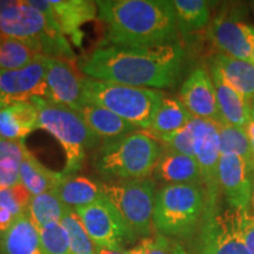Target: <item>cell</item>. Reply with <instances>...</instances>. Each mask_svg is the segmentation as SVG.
Returning <instances> with one entry per match:
<instances>
[{
  "mask_svg": "<svg viewBox=\"0 0 254 254\" xmlns=\"http://www.w3.org/2000/svg\"><path fill=\"white\" fill-rule=\"evenodd\" d=\"M179 44L155 46H99L78 60L87 77L134 87L166 88L178 81L184 65Z\"/></svg>",
  "mask_w": 254,
  "mask_h": 254,
  "instance_id": "6da1fadb",
  "label": "cell"
},
{
  "mask_svg": "<svg viewBox=\"0 0 254 254\" xmlns=\"http://www.w3.org/2000/svg\"><path fill=\"white\" fill-rule=\"evenodd\" d=\"M105 26L100 46H155L176 44L178 24L172 2L166 0L95 1Z\"/></svg>",
  "mask_w": 254,
  "mask_h": 254,
  "instance_id": "7a4b0ae2",
  "label": "cell"
},
{
  "mask_svg": "<svg viewBox=\"0 0 254 254\" xmlns=\"http://www.w3.org/2000/svg\"><path fill=\"white\" fill-rule=\"evenodd\" d=\"M0 32L24 41L40 56L69 63L77 59L53 17L49 0L0 1Z\"/></svg>",
  "mask_w": 254,
  "mask_h": 254,
  "instance_id": "3957f363",
  "label": "cell"
},
{
  "mask_svg": "<svg viewBox=\"0 0 254 254\" xmlns=\"http://www.w3.org/2000/svg\"><path fill=\"white\" fill-rule=\"evenodd\" d=\"M164 147L151 133L136 131L105 141L93 152L92 164L104 182L151 177Z\"/></svg>",
  "mask_w": 254,
  "mask_h": 254,
  "instance_id": "277c9868",
  "label": "cell"
},
{
  "mask_svg": "<svg viewBox=\"0 0 254 254\" xmlns=\"http://www.w3.org/2000/svg\"><path fill=\"white\" fill-rule=\"evenodd\" d=\"M39 113V128L51 133L66 155L64 176H74L84 167L87 151L97 150L103 141L91 131L78 111L51 103L46 98L31 99Z\"/></svg>",
  "mask_w": 254,
  "mask_h": 254,
  "instance_id": "5b68a950",
  "label": "cell"
},
{
  "mask_svg": "<svg viewBox=\"0 0 254 254\" xmlns=\"http://www.w3.org/2000/svg\"><path fill=\"white\" fill-rule=\"evenodd\" d=\"M165 93L160 90L134 87L117 82L82 78L84 104L111 111L134 127L150 129Z\"/></svg>",
  "mask_w": 254,
  "mask_h": 254,
  "instance_id": "8992f818",
  "label": "cell"
},
{
  "mask_svg": "<svg viewBox=\"0 0 254 254\" xmlns=\"http://www.w3.org/2000/svg\"><path fill=\"white\" fill-rule=\"evenodd\" d=\"M205 208L206 193L201 185H164L155 195L153 227L167 238L189 239L198 230Z\"/></svg>",
  "mask_w": 254,
  "mask_h": 254,
  "instance_id": "52a82bcc",
  "label": "cell"
},
{
  "mask_svg": "<svg viewBox=\"0 0 254 254\" xmlns=\"http://www.w3.org/2000/svg\"><path fill=\"white\" fill-rule=\"evenodd\" d=\"M101 184L105 195L116 206L133 233L138 238L150 237L157 195V182L153 178Z\"/></svg>",
  "mask_w": 254,
  "mask_h": 254,
  "instance_id": "ba28073f",
  "label": "cell"
},
{
  "mask_svg": "<svg viewBox=\"0 0 254 254\" xmlns=\"http://www.w3.org/2000/svg\"><path fill=\"white\" fill-rule=\"evenodd\" d=\"M194 236L189 250L173 244V254H251L238 232L236 211H224L219 201L206 205Z\"/></svg>",
  "mask_w": 254,
  "mask_h": 254,
  "instance_id": "9c48e42d",
  "label": "cell"
},
{
  "mask_svg": "<svg viewBox=\"0 0 254 254\" xmlns=\"http://www.w3.org/2000/svg\"><path fill=\"white\" fill-rule=\"evenodd\" d=\"M95 249L125 251L138 237L127 226L122 214L109 198L74 208Z\"/></svg>",
  "mask_w": 254,
  "mask_h": 254,
  "instance_id": "30bf717a",
  "label": "cell"
},
{
  "mask_svg": "<svg viewBox=\"0 0 254 254\" xmlns=\"http://www.w3.org/2000/svg\"><path fill=\"white\" fill-rule=\"evenodd\" d=\"M193 129V153L201 174L206 193V205L217 204L220 194L219 185V146L218 125L208 120L194 118L190 120Z\"/></svg>",
  "mask_w": 254,
  "mask_h": 254,
  "instance_id": "8fae6325",
  "label": "cell"
},
{
  "mask_svg": "<svg viewBox=\"0 0 254 254\" xmlns=\"http://www.w3.org/2000/svg\"><path fill=\"white\" fill-rule=\"evenodd\" d=\"M45 57L38 56L26 67L15 71H0V109L7 105L46 98Z\"/></svg>",
  "mask_w": 254,
  "mask_h": 254,
  "instance_id": "7c38bea8",
  "label": "cell"
},
{
  "mask_svg": "<svg viewBox=\"0 0 254 254\" xmlns=\"http://www.w3.org/2000/svg\"><path fill=\"white\" fill-rule=\"evenodd\" d=\"M207 38L221 55L252 63L254 27L232 14H218L208 25Z\"/></svg>",
  "mask_w": 254,
  "mask_h": 254,
  "instance_id": "4fadbf2b",
  "label": "cell"
},
{
  "mask_svg": "<svg viewBox=\"0 0 254 254\" xmlns=\"http://www.w3.org/2000/svg\"><path fill=\"white\" fill-rule=\"evenodd\" d=\"M219 185L230 208L250 211L253 190V170L244 159L234 154L220 155Z\"/></svg>",
  "mask_w": 254,
  "mask_h": 254,
  "instance_id": "5bb4252c",
  "label": "cell"
},
{
  "mask_svg": "<svg viewBox=\"0 0 254 254\" xmlns=\"http://www.w3.org/2000/svg\"><path fill=\"white\" fill-rule=\"evenodd\" d=\"M179 100L194 118L222 123L214 84L205 68H195L187 77L180 88Z\"/></svg>",
  "mask_w": 254,
  "mask_h": 254,
  "instance_id": "9a60e30c",
  "label": "cell"
},
{
  "mask_svg": "<svg viewBox=\"0 0 254 254\" xmlns=\"http://www.w3.org/2000/svg\"><path fill=\"white\" fill-rule=\"evenodd\" d=\"M46 62V99L51 103L69 107L79 111L84 105L82 98V78L74 68L72 64L66 60L49 58L45 57Z\"/></svg>",
  "mask_w": 254,
  "mask_h": 254,
  "instance_id": "2e32d148",
  "label": "cell"
},
{
  "mask_svg": "<svg viewBox=\"0 0 254 254\" xmlns=\"http://www.w3.org/2000/svg\"><path fill=\"white\" fill-rule=\"evenodd\" d=\"M53 17L60 30L68 36L72 43L81 47L84 33L80 27L98 15L95 1L90 0H49Z\"/></svg>",
  "mask_w": 254,
  "mask_h": 254,
  "instance_id": "e0dca14e",
  "label": "cell"
},
{
  "mask_svg": "<svg viewBox=\"0 0 254 254\" xmlns=\"http://www.w3.org/2000/svg\"><path fill=\"white\" fill-rule=\"evenodd\" d=\"M209 74L214 84L222 123L245 127L252 113L250 101H247L236 88L228 84V81L222 77L218 68L211 64H209Z\"/></svg>",
  "mask_w": 254,
  "mask_h": 254,
  "instance_id": "ac0fdd59",
  "label": "cell"
},
{
  "mask_svg": "<svg viewBox=\"0 0 254 254\" xmlns=\"http://www.w3.org/2000/svg\"><path fill=\"white\" fill-rule=\"evenodd\" d=\"M155 182L173 184H196L202 186V179L195 158L164 147L163 154L153 171ZM204 187V186H202Z\"/></svg>",
  "mask_w": 254,
  "mask_h": 254,
  "instance_id": "d6986e66",
  "label": "cell"
},
{
  "mask_svg": "<svg viewBox=\"0 0 254 254\" xmlns=\"http://www.w3.org/2000/svg\"><path fill=\"white\" fill-rule=\"evenodd\" d=\"M39 113L32 101H20L0 109V139L23 141L39 128Z\"/></svg>",
  "mask_w": 254,
  "mask_h": 254,
  "instance_id": "ffe728a7",
  "label": "cell"
},
{
  "mask_svg": "<svg viewBox=\"0 0 254 254\" xmlns=\"http://www.w3.org/2000/svg\"><path fill=\"white\" fill-rule=\"evenodd\" d=\"M2 254H43L39 231L28 211L18 215L12 226L0 238Z\"/></svg>",
  "mask_w": 254,
  "mask_h": 254,
  "instance_id": "44dd1931",
  "label": "cell"
},
{
  "mask_svg": "<svg viewBox=\"0 0 254 254\" xmlns=\"http://www.w3.org/2000/svg\"><path fill=\"white\" fill-rule=\"evenodd\" d=\"M78 112L91 131L103 142L136 131V127L125 122L111 111L97 105L84 104Z\"/></svg>",
  "mask_w": 254,
  "mask_h": 254,
  "instance_id": "7402d4cb",
  "label": "cell"
},
{
  "mask_svg": "<svg viewBox=\"0 0 254 254\" xmlns=\"http://www.w3.org/2000/svg\"><path fill=\"white\" fill-rule=\"evenodd\" d=\"M64 176V174H63ZM55 193L68 207H82L106 198L101 182L84 176H64Z\"/></svg>",
  "mask_w": 254,
  "mask_h": 254,
  "instance_id": "603a6c76",
  "label": "cell"
},
{
  "mask_svg": "<svg viewBox=\"0 0 254 254\" xmlns=\"http://www.w3.org/2000/svg\"><path fill=\"white\" fill-rule=\"evenodd\" d=\"M211 65L218 68L221 75L247 101L254 98V64L218 53L211 59Z\"/></svg>",
  "mask_w": 254,
  "mask_h": 254,
  "instance_id": "cb8c5ba5",
  "label": "cell"
},
{
  "mask_svg": "<svg viewBox=\"0 0 254 254\" xmlns=\"http://www.w3.org/2000/svg\"><path fill=\"white\" fill-rule=\"evenodd\" d=\"M20 182L32 195H39L56 190L63 179L62 172H53L44 166L33 154L25 148L24 158L19 167Z\"/></svg>",
  "mask_w": 254,
  "mask_h": 254,
  "instance_id": "d4e9b609",
  "label": "cell"
},
{
  "mask_svg": "<svg viewBox=\"0 0 254 254\" xmlns=\"http://www.w3.org/2000/svg\"><path fill=\"white\" fill-rule=\"evenodd\" d=\"M192 119L193 116L187 111L182 101L165 95L152 120L151 134L160 135L178 131L189 125Z\"/></svg>",
  "mask_w": 254,
  "mask_h": 254,
  "instance_id": "484cf974",
  "label": "cell"
},
{
  "mask_svg": "<svg viewBox=\"0 0 254 254\" xmlns=\"http://www.w3.org/2000/svg\"><path fill=\"white\" fill-rule=\"evenodd\" d=\"M172 6L176 13L178 30L184 36L194 33L207 26L211 11L204 0H173Z\"/></svg>",
  "mask_w": 254,
  "mask_h": 254,
  "instance_id": "4316f807",
  "label": "cell"
},
{
  "mask_svg": "<svg viewBox=\"0 0 254 254\" xmlns=\"http://www.w3.org/2000/svg\"><path fill=\"white\" fill-rule=\"evenodd\" d=\"M219 132V146L220 155L234 154L249 164L253 170L254 155L251 150V145L244 127L233 126L230 124H217ZM254 172V171H253Z\"/></svg>",
  "mask_w": 254,
  "mask_h": 254,
  "instance_id": "83f0119b",
  "label": "cell"
},
{
  "mask_svg": "<svg viewBox=\"0 0 254 254\" xmlns=\"http://www.w3.org/2000/svg\"><path fill=\"white\" fill-rule=\"evenodd\" d=\"M66 205L63 204L55 190L39 195H32L28 205V214L38 230L51 222H62Z\"/></svg>",
  "mask_w": 254,
  "mask_h": 254,
  "instance_id": "f1b7e54d",
  "label": "cell"
},
{
  "mask_svg": "<svg viewBox=\"0 0 254 254\" xmlns=\"http://www.w3.org/2000/svg\"><path fill=\"white\" fill-rule=\"evenodd\" d=\"M38 56L24 41L0 37V71H15L26 67Z\"/></svg>",
  "mask_w": 254,
  "mask_h": 254,
  "instance_id": "f546056e",
  "label": "cell"
},
{
  "mask_svg": "<svg viewBox=\"0 0 254 254\" xmlns=\"http://www.w3.org/2000/svg\"><path fill=\"white\" fill-rule=\"evenodd\" d=\"M62 224L67 232L72 254H97L94 244L74 208L66 206Z\"/></svg>",
  "mask_w": 254,
  "mask_h": 254,
  "instance_id": "4dcf8cb0",
  "label": "cell"
},
{
  "mask_svg": "<svg viewBox=\"0 0 254 254\" xmlns=\"http://www.w3.org/2000/svg\"><path fill=\"white\" fill-rule=\"evenodd\" d=\"M38 231L43 254H72L67 232L62 222H51Z\"/></svg>",
  "mask_w": 254,
  "mask_h": 254,
  "instance_id": "1f68e13d",
  "label": "cell"
},
{
  "mask_svg": "<svg viewBox=\"0 0 254 254\" xmlns=\"http://www.w3.org/2000/svg\"><path fill=\"white\" fill-rule=\"evenodd\" d=\"M32 194L23 184L9 189H0V208L7 209L15 217L27 212Z\"/></svg>",
  "mask_w": 254,
  "mask_h": 254,
  "instance_id": "d6a6232c",
  "label": "cell"
},
{
  "mask_svg": "<svg viewBox=\"0 0 254 254\" xmlns=\"http://www.w3.org/2000/svg\"><path fill=\"white\" fill-rule=\"evenodd\" d=\"M153 136L158 141L161 142L164 147L194 158V153H193V129L190 126V122L189 125L178 129V131Z\"/></svg>",
  "mask_w": 254,
  "mask_h": 254,
  "instance_id": "836d02e7",
  "label": "cell"
},
{
  "mask_svg": "<svg viewBox=\"0 0 254 254\" xmlns=\"http://www.w3.org/2000/svg\"><path fill=\"white\" fill-rule=\"evenodd\" d=\"M131 254H173V245L163 234L142 238L135 247L129 250Z\"/></svg>",
  "mask_w": 254,
  "mask_h": 254,
  "instance_id": "e575fe53",
  "label": "cell"
},
{
  "mask_svg": "<svg viewBox=\"0 0 254 254\" xmlns=\"http://www.w3.org/2000/svg\"><path fill=\"white\" fill-rule=\"evenodd\" d=\"M237 228L247 250L254 254V214L251 211H236Z\"/></svg>",
  "mask_w": 254,
  "mask_h": 254,
  "instance_id": "d590c367",
  "label": "cell"
},
{
  "mask_svg": "<svg viewBox=\"0 0 254 254\" xmlns=\"http://www.w3.org/2000/svg\"><path fill=\"white\" fill-rule=\"evenodd\" d=\"M20 163L13 158L0 160V189H9L20 184Z\"/></svg>",
  "mask_w": 254,
  "mask_h": 254,
  "instance_id": "8d00e7d4",
  "label": "cell"
},
{
  "mask_svg": "<svg viewBox=\"0 0 254 254\" xmlns=\"http://www.w3.org/2000/svg\"><path fill=\"white\" fill-rule=\"evenodd\" d=\"M25 148L23 141H8L0 139V160L6 158H13L21 163L24 158Z\"/></svg>",
  "mask_w": 254,
  "mask_h": 254,
  "instance_id": "74e56055",
  "label": "cell"
},
{
  "mask_svg": "<svg viewBox=\"0 0 254 254\" xmlns=\"http://www.w3.org/2000/svg\"><path fill=\"white\" fill-rule=\"evenodd\" d=\"M15 218L17 217L7 209L0 208V234L5 233L12 226Z\"/></svg>",
  "mask_w": 254,
  "mask_h": 254,
  "instance_id": "f35d334b",
  "label": "cell"
},
{
  "mask_svg": "<svg viewBox=\"0 0 254 254\" xmlns=\"http://www.w3.org/2000/svg\"><path fill=\"white\" fill-rule=\"evenodd\" d=\"M244 128H245V132L251 145V150H252V153L254 155V111L253 110H252V113H251V119L249 120V123L246 124Z\"/></svg>",
  "mask_w": 254,
  "mask_h": 254,
  "instance_id": "ab89813d",
  "label": "cell"
},
{
  "mask_svg": "<svg viewBox=\"0 0 254 254\" xmlns=\"http://www.w3.org/2000/svg\"><path fill=\"white\" fill-rule=\"evenodd\" d=\"M97 254H131L129 250L125 251H112V250H105V249H95Z\"/></svg>",
  "mask_w": 254,
  "mask_h": 254,
  "instance_id": "60d3db41",
  "label": "cell"
},
{
  "mask_svg": "<svg viewBox=\"0 0 254 254\" xmlns=\"http://www.w3.org/2000/svg\"><path fill=\"white\" fill-rule=\"evenodd\" d=\"M251 209L254 214V180H253V190H252V198H251Z\"/></svg>",
  "mask_w": 254,
  "mask_h": 254,
  "instance_id": "b9f144b4",
  "label": "cell"
},
{
  "mask_svg": "<svg viewBox=\"0 0 254 254\" xmlns=\"http://www.w3.org/2000/svg\"><path fill=\"white\" fill-rule=\"evenodd\" d=\"M251 107H252V110L254 111V98L252 99V101H251Z\"/></svg>",
  "mask_w": 254,
  "mask_h": 254,
  "instance_id": "7bdbcfd3",
  "label": "cell"
},
{
  "mask_svg": "<svg viewBox=\"0 0 254 254\" xmlns=\"http://www.w3.org/2000/svg\"><path fill=\"white\" fill-rule=\"evenodd\" d=\"M252 63L254 64V46H253V53H252Z\"/></svg>",
  "mask_w": 254,
  "mask_h": 254,
  "instance_id": "ee69618b",
  "label": "cell"
},
{
  "mask_svg": "<svg viewBox=\"0 0 254 254\" xmlns=\"http://www.w3.org/2000/svg\"><path fill=\"white\" fill-rule=\"evenodd\" d=\"M0 37H1V32H0Z\"/></svg>",
  "mask_w": 254,
  "mask_h": 254,
  "instance_id": "f6af8a7d",
  "label": "cell"
},
{
  "mask_svg": "<svg viewBox=\"0 0 254 254\" xmlns=\"http://www.w3.org/2000/svg\"><path fill=\"white\" fill-rule=\"evenodd\" d=\"M0 254H2V253H1V251H0Z\"/></svg>",
  "mask_w": 254,
  "mask_h": 254,
  "instance_id": "bcb514c9",
  "label": "cell"
},
{
  "mask_svg": "<svg viewBox=\"0 0 254 254\" xmlns=\"http://www.w3.org/2000/svg\"><path fill=\"white\" fill-rule=\"evenodd\" d=\"M0 238H1V234H0Z\"/></svg>",
  "mask_w": 254,
  "mask_h": 254,
  "instance_id": "7dc6e473",
  "label": "cell"
},
{
  "mask_svg": "<svg viewBox=\"0 0 254 254\" xmlns=\"http://www.w3.org/2000/svg\"><path fill=\"white\" fill-rule=\"evenodd\" d=\"M253 171H254V166H253Z\"/></svg>",
  "mask_w": 254,
  "mask_h": 254,
  "instance_id": "c3c4849f",
  "label": "cell"
}]
</instances>
